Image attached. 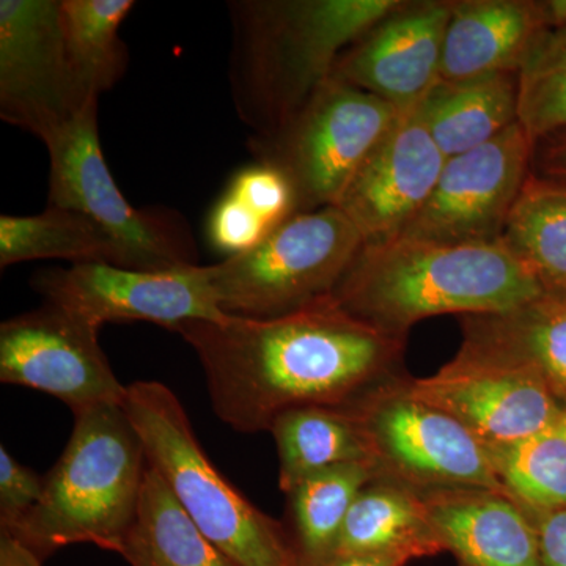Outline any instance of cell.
<instances>
[{"label": "cell", "mask_w": 566, "mask_h": 566, "mask_svg": "<svg viewBox=\"0 0 566 566\" xmlns=\"http://www.w3.org/2000/svg\"><path fill=\"white\" fill-rule=\"evenodd\" d=\"M174 333L199 357L214 415L245 434L292 409L356 403L400 376L406 344L334 294L275 318L188 322Z\"/></svg>", "instance_id": "obj_1"}, {"label": "cell", "mask_w": 566, "mask_h": 566, "mask_svg": "<svg viewBox=\"0 0 566 566\" xmlns=\"http://www.w3.org/2000/svg\"><path fill=\"white\" fill-rule=\"evenodd\" d=\"M401 0H234L230 88L234 111L268 137L333 77L346 50Z\"/></svg>", "instance_id": "obj_2"}, {"label": "cell", "mask_w": 566, "mask_h": 566, "mask_svg": "<svg viewBox=\"0 0 566 566\" xmlns=\"http://www.w3.org/2000/svg\"><path fill=\"white\" fill-rule=\"evenodd\" d=\"M334 296L357 318L406 340L431 316L506 314L545 292L501 240L446 244L397 237L364 244Z\"/></svg>", "instance_id": "obj_3"}, {"label": "cell", "mask_w": 566, "mask_h": 566, "mask_svg": "<svg viewBox=\"0 0 566 566\" xmlns=\"http://www.w3.org/2000/svg\"><path fill=\"white\" fill-rule=\"evenodd\" d=\"M148 460L123 405L74 415L69 444L44 476L40 504L7 531L41 558L70 545L120 554L136 520Z\"/></svg>", "instance_id": "obj_4"}, {"label": "cell", "mask_w": 566, "mask_h": 566, "mask_svg": "<svg viewBox=\"0 0 566 566\" xmlns=\"http://www.w3.org/2000/svg\"><path fill=\"white\" fill-rule=\"evenodd\" d=\"M125 409L161 475L196 526L237 566H301L281 523L262 512L205 453L185 406L158 381L128 386Z\"/></svg>", "instance_id": "obj_5"}, {"label": "cell", "mask_w": 566, "mask_h": 566, "mask_svg": "<svg viewBox=\"0 0 566 566\" xmlns=\"http://www.w3.org/2000/svg\"><path fill=\"white\" fill-rule=\"evenodd\" d=\"M337 207L290 216L251 251L208 266L223 314L275 318L331 296L364 248Z\"/></svg>", "instance_id": "obj_6"}, {"label": "cell", "mask_w": 566, "mask_h": 566, "mask_svg": "<svg viewBox=\"0 0 566 566\" xmlns=\"http://www.w3.org/2000/svg\"><path fill=\"white\" fill-rule=\"evenodd\" d=\"M398 107L331 77L277 133L251 137L256 161L292 186L294 214L335 207L398 117Z\"/></svg>", "instance_id": "obj_7"}, {"label": "cell", "mask_w": 566, "mask_h": 566, "mask_svg": "<svg viewBox=\"0 0 566 566\" xmlns=\"http://www.w3.org/2000/svg\"><path fill=\"white\" fill-rule=\"evenodd\" d=\"M50 153L48 207L82 212L111 234L129 270L197 266L191 227L170 208H134L112 177L98 133V102L44 144Z\"/></svg>", "instance_id": "obj_8"}, {"label": "cell", "mask_w": 566, "mask_h": 566, "mask_svg": "<svg viewBox=\"0 0 566 566\" xmlns=\"http://www.w3.org/2000/svg\"><path fill=\"white\" fill-rule=\"evenodd\" d=\"M405 379L397 376L352 405L378 479L417 491L475 488L509 495L485 446L455 417L416 398Z\"/></svg>", "instance_id": "obj_9"}, {"label": "cell", "mask_w": 566, "mask_h": 566, "mask_svg": "<svg viewBox=\"0 0 566 566\" xmlns=\"http://www.w3.org/2000/svg\"><path fill=\"white\" fill-rule=\"evenodd\" d=\"M33 289L95 329L144 322L175 331L188 322H223L208 266L140 271L107 263H80L36 275Z\"/></svg>", "instance_id": "obj_10"}, {"label": "cell", "mask_w": 566, "mask_h": 566, "mask_svg": "<svg viewBox=\"0 0 566 566\" xmlns=\"http://www.w3.org/2000/svg\"><path fill=\"white\" fill-rule=\"evenodd\" d=\"M405 382L416 398L455 417L485 447L539 433L560 422L564 412L531 367L465 342L441 370L427 378L406 376Z\"/></svg>", "instance_id": "obj_11"}, {"label": "cell", "mask_w": 566, "mask_h": 566, "mask_svg": "<svg viewBox=\"0 0 566 566\" xmlns=\"http://www.w3.org/2000/svg\"><path fill=\"white\" fill-rule=\"evenodd\" d=\"M87 106L77 98L66 61L62 0H2V120L46 144Z\"/></svg>", "instance_id": "obj_12"}, {"label": "cell", "mask_w": 566, "mask_h": 566, "mask_svg": "<svg viewBox=\"0 0 566 566\" xmlns=\"http://www.w3.org/2000/svg\"><path fill=\"white\" fill-rule=\"evenodd\" d=\"M98 329L51 304L0 324V381L40 390L73 415L125 405L128 386L112 370Z\"/></svg>", "instance_id": "obj_13"}, {"label": "cell", "mask_w": 566, "mask_h": 566, "mask_svg": "<svg viewBox=\"0 0 566 566\" xmlns=\"http://www.w3.org/2000/svg\"><path fill=\"white\" fill-rule=\"evenodd\" d=\"M535 145L517 122L495 139L447 159L430 199L400 237L446 244L501 240L531 175Z\"/></svg>", "instance_id": "obj_14"}, {"label": "cell", "mask_w": 566, "mask_h": 566, "mask_svg": "<svg viewBox=\"0 0 566 566\" xmlns=\"http://www.w3.org/2000/svg\"><path fill=\"white\" fill-rule=\"evenodd\" d=\"M420 103L398 112L335 205L365 244L403 234L430 199L447 161L428 132Z\"/></svg>", "instance_id": "obj_15"}, {"label": "cell", "mask_w": 566, "mask_h": 566, "mask_svg": "<svg viewBox=\"0 0 566 566\" xmlns=\"http://www.w3.org/2000/svg\"><path fill=\"white\" fill-rule=\"evenodd\" d=\"M452 0L400 2L338 59L334 80L398 109L423 102L441 73Z\"/></svg>", "instance_id": "obj_16"}, {"label": "cell", "mask_w": 566, "mask_h": 566, "mask_svg": "<svg viewBox=\"0 0 566 566\" xmlns=\"http://www.w3.org/2000/svg\"><path fill=\"white\" fill-rule=\"evenodd\" d=\"M422 494L436 534L458 566H543L534 523L509 495L475 488Z\"/></svg>", "instance_id": "obj_17"}, {"label": "cell", "mask_w": 566, "mask_h": 566, "mask_svg": "<svg viewBox=\"0 0 566 566\" xmlns=\"http://www.w3.org/2000/svg\"><path fill=\"white\" fill-rule=\"evenodd\" d=\"M549 28L546 2L452 0L439 82L520 74L536 41Z\"/></svg>", "instance_id": "obj_18"}, {"label": "cell", "mask_w": 566, "mask_h": 566, "mask_svg": "<svg viewBox=\"0 0 566 566\" xmlns=\"http://www.w3.org/2000/svg\"><path fill=\"white\" fill-rule=\"evenodd\" d=\"M446 553L428 515L422 491L376 479L354 499L337 556L397 554L409 562Z\"/></svg>", "instance_id": "obj_19"}, {"label": "cell", "mask_w": 566, "mask_h": 566, "mask_svg": "<svg viewBox=\"0 0 566 566\" xmlns=\"http://www.w3.org/2000/svg\"><path fill=\"white\" fill-rule=\"evenodd\" d=\"M463 342L524 364L566 403V297L545 296L501 315L464 316Z\"/></svg>", "instance_id": "obj_20"}, {"label": "cell", "mask_w": 566, "mask_h": 566, "mask_svg": "<svg viewBox=\"0 0 566 566\" xmlns=\"http://www.w3.org/2000/svg\"><path fill=\"white\" fill-rule=\"evenodd\" d=\"M520 74L438 82L420 103L428 132L446 159L495 139L517 120Z\"/></svg>", "instance_id": "obj_21"}, {"label": "cell", "mask_w": 566, "mask_h": 566, "mask_svg": "<svg viewBox=\"0 0 566 566\" xmlns=\"http://www.w3.org/2000/svg\"><path fill=\"white\" fill-rule=\"evenodd\" d=\"M279 453V486L294 485L324 469L371 463L370 447L352 406H305L283 412L271 424Z\"/></svg>", "instance_id": "obj_22"}, {"label": "cell", "mask_w": 566, "mask_h": 566, "mask_svg": "<svg viewBox=\"0 0 566 566\" xmlns=\"http://www.w3.org/2000/svg\"><path fill=\"white\" fill-rule=\"evenodd\" d=\"M120 556L132 566H237L196 526L150 464Z\"/></svg>", "instance_id": "obj_23"}, {"label": "cell", "mask_w": 566, "mask_h": 566, "mask_svg": "<svg viewBox=\"0 0 566 566\" xmlns=\"http://www.w3.org/2000/svg\"><path fill=\"white\" fill-rule=\"evenodd\" d=\"M132 0H62V32L74 91L82 106L98 102L128 69L120 28Z\"/></svg>", "instance_id": "obj_24"}, {"label": "cell", "mask_w": 566, "mask_h": 566, "mask_svg": "<svg viewBox=\"0 0 566 566\" xmlns=\"http://www.w3.org/2000/svg\"><path fill=\"white\" fill-rule=\"evenodd\" d=\"M501 243L526 264L545 294L566 297V181L528 175Z\"/></svg>", "instance_id": "obj_25"}, {"label": "cell", "mask_w": 566, "mask_h": 566, "mask_svg": "<svg viewBox=\"0 0 566 566\" xmlns=\"http://www.w3.org/2000/svg\"><path fill=\"white\" fill-rule=\"evenodd\" d=\"M35 260L128 268L120 245L82 212L48 207L35 216H0V268Z\"/></svg>", "instance_id": "obj_26"}, {"label": "cell", "mask_w": 566, "mask_h": 566, "mask_svg": "<svg viewBox=\"0 0 566 566\" xmlns=\"http://www.w3.org/2000/svg\"><path fill=\"white\" fill-rule=\"evenodd\" d=\"M376 479L374 465L340 464L305 476L286 493L301 566H326L333 560L354 499Z\"/></svg>", "instance_id": "obj_27"}, {"label": "cell", "mask_w": 566, "mask_h": 566, "mask_svg": "<svg viewBox=\"0 0 566 566\" xmlns=\"http://www.w3.org/2000/svg\"><path fill=\"white\" fill-rule=\"evenodd\" d=\"M485 449L506 493L526 512L566 509V430L562 419L521 441Z\"/></svg>", "instance_id": "obj_28"}, {"label": "cell", "mask_w": 566, "mask_h": 566, "mask_svg": "<svg viewBox=\"0 0 566 566\" xmlns=\"http://www.w3.org/2000/svg\"><path fill=\"white\" fill-rule=\"evenodd\" d=\"M564 24L549 28L520 71L517 120L535 144L566 133V0Z\"/></svg>", "instance_id": "obj_29"}, {"label": "cell", "mask_w": 566, "mask_h": 566, "mask_svg": "<svg viewBox=\"0 0 566 566\" xmlns=\"http://www.w3.org/2000/svg\"><path fill=\"white\" fill-rule=\"evenodd\" d=\"M229 193L255 212L271 230L294 214L292 186L281 172L263 164L234 175Z\"/></svg>", "instance_id": "obj_30"}, {"label": "cell", "mask_w": 566, "mask_h": 566, "mask_svg": "<svg viewBox=\"0 0 566 566\" xmlns=\"http://www.w3.org/2000/svg\"><path fill=\"white\" fill-rule=\"evenodd\" d=\"M270 232V227L232 193L227 192L211 212L212 244L229 256L251 251Z\"/></svg>", "instance_id": "obj_31"}, {"label": "cell", "mask_w": 566, "mask_h": 566, "mask_svg": "<svg viewBox=\"0 0 566 566\" xmlns=\"http://www.w3.org/2000/svg\"><path fill=\"white\" fill-rule=\"evenodd\" d=\"M43 491L44 476L0 447V528L17 527L40 504Z\"/></svg>", "instance_id": "obj_32"}, {"label": "cell", "mask_w": 566, "mask_h": 566, "mask_svg": "<svg viewBox=\"0 0 566 566\" xmlns=\"http://www.w3.org/2000/svg\"><path fill=\"white\" fill-rule=\"evenodd\" d=\"M526 513L538 536L543 566H566V509Z\"/></svg>", "instance_id": "obj_33"}, {"label": "cell", "mask_w": 566, "mask_h": 566, "mask_svg": "<svg viewBox=\"0 0 566 566\" xmlns=\"http://www.w3.org/2000/svg\"><path fill=\"white\" fill-rule=\"evenodd\" d=\"M0 566H43V558L20 538L0 528Z\"/></svg>", "instance_id": "obj_34"}, {"label": "cell", "mask_w": 566, "mask_h": 566, "mask_svg": "<svg viewBox=\"0 0 566 566\" xmlns=\"http://www.w3.org/2000/svg\"><path fill=\"white\" fill-rule=\"evenodd\" d=\"M543 169L551 178L566 181V133L554 136L542 156Z\"/></svg>", "instance_id": "obj_35"}, {"label": "cell", "mask_w": 566, "mask_h": 566, "mask_svg": "<svg viewBox=\"0 0 566 566\" xmlns=\"http://www.w3.org/2000/svg\"><path fill=\"white\" fill-rule=\"evenodd\" d=\"M408 558L397 554H348L337 556L326 566H405Z\"/></svg>", "instance_id": "obj_36"}, {"label": "cell", "mask_w": 566, "mask_h": 566, "mask_svg": "<svg viewBox=\"0 0 566 566\" xmlns=\"http://www.w3.org/2000/svg\"><path fill=\"white\" fill-rule=\"evenodd\" d=\"M562 424H564L566 430V403L564 405V412H562Z\"/></svg>", "instance_id": "obj_37"}]
</instances>
